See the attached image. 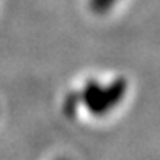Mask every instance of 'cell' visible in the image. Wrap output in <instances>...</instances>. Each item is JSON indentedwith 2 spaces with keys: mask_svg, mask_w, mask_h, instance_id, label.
Here are the masks:
<instances>
[{
  "mask_svg": "<svg viewBox=\"0 0 160 160\" xmlns=\"http://www.w3.org/2000/svg\"><path fill=\"white\" fill-rule=\"evenodd\" d=\"M122 90L116 88L113 85L101 87V85H92L88 90L83 93V101L88 106V111L92 114H105L108 111H113L116 105H119L122 98ZM83 103V105H85Z\"/></svg>",
  "mask_w": 160,
  "mask_h": 160,
  "instance_id": "obj_1",
  "label": "cell"
},
{
  "mask_svg": "<svg viewBox=\"0 0 160 160\" xmlns=\"http://www.w3.org/2000/svg\"><path fill=\"white\" fill-rule=\"evenodd\" d=\"M119 0H88L90 10L97 15H105V13H110V10H113L116 5H118Z\"/></svg>",
  "mask_w": 160,
  "mask_h": 160,
  "instance_id": "obj_2",
  "label": "cell"
}]
</instances>
